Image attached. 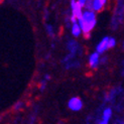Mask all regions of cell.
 <instances>
[{
	"mask_svg": "<svg viewBox=\"0 0 124 124\" xmlns=\"http://www.w3.org/2000/svg\"><path fill=\"white\" fill-rule=\"evenodd\" d=\"M71 8H72V14L75 15L78 19L82 17V15H83V11H82L83 6L78 1H76V0H71Z\"/></svg>",
	"mask_w": 124,
	"mask_h": 124,
	"instance_id": "cell-3",
	"label": "cell"
},
{
	"mask_svg": "<svg viewBox=\"0 0 124 124\" xmlns=\"http://www.w3.org/2000/svg\"><path fill=\"white\" fill-rule=\"evenodd\" d=\"M68 106L72 111L77 112V111H80L83 108V102L79 97H73L68 102Z\"/></svg>",
	"mask_w": 124,
	"mask_h": 124,
	"instance_id": "cell-2",
	"label": "cell"
},
{
	"mask_svg": "<svg viewBox=\"0 0 124 124\" xmlns=\"http://www.w3.org/2000/svg\"><path fill=\"white\" fill-rule=\"evenodd\" d=\"M116 46V40L115 39L113 38H109V40H108V48H112Z\"/></svg>",
	"mask_w": 124,
	"mask_h": 124,
	"instance_id": "cell-10",
	"label": "cell"
},
{
	"mask_svg": "<svg viewBox=\"0 0 124 124\" xmlns=\"http://www.w3.org/2000/svg\"><path fill=\"white\" fill-rule=\"evenodd\" d=\"M1 2H2V0H0V3H1Z\"/></svg>",
	"mask_w": 124,
	"mask_h": 124,
	"instance_id": "cell-18",
	"label": "cell"
},
{
	"mask_svg": "<svg viewBox=\"0 0 124 124\" xmlns=\"http://www.w3.org/2000/svg\"><path fill=\"white\" fill-rule=\"evenodd\" d=\"M68 49H69L72 54H76V53L80 49V47H79V45L76 41L71 40V41H69V43H68Z\"/></svg>",
	"mask_w": 124,
	"mask_h": 124,
	"instance_id": "cell-9",
	"label": "cell"
},
{
	"mask_svg": "<svg viewBox=\"0 0 124 124\" xmlns=\"http://www.w3.org/2000/svg\"><path fill=\"white\" fill-rule=\"evenodd\" d=\"M108 40H109V38L108 36H105V38L102 39V40L99 42V45L97 46L96 47V51L97 53L99 54H103L106 49L108 48Z\"/></svg>",
	"mask_w": 124,
	"mask_h": 124,
	"instance_id": "cell-4",
	"label": "cell"
},
{
	"mask_svg": "<svg viewBox=\"0 0 124 124\" xmlns=\"http://www.w3.org/2000/svg\"><path fill=\"white\" fill-rule=\"evenodd\" d=\"M111 117H112V109H111V108H106V109L103 111L102 120L99 121V123H101V124H107L110 121Z\"/></svg>",
	"mask_w": 124,
	"mask_h": 124,
	"instance_id": "cell-5",
	"label": "cell"
},
{
	"mask_svg": "<svg viewBox=\"0 0 124 124\" xmlns=\"http://www.w3.org/2000/svg\"><path fill=\"white\" fill-rule=\"evenodd\" d=\"M99 53H93L91 55H90V58H89V65L91 68H93V69H95V68L98 67L99 65Z\"/></svg>",
	"mask_w": 124,
	"mask_h": 124,
	"instance_id": "cell-6",
	"label": "cell"
},
{
	"mask_svg": "<svg viewBox=\"0 0 124 124\" xmlns=\"http://www.w3.org/2000/svg\"><path fill=\"white\" fill-rule=\"evenodd\" d=\"M101 1H102L104 4H106V3H107V0H101Z\"/></svg>",
	"mask_w": 124,
	"mask_h": 124,
	"instance_id": "cell-17",
	"label": "cell"
},
{
	"mask_svg": "<svg viewBox=\"0 0 124 124\" xmlns=\"http://www.w3.org/2000/svg\"><path fill=\"white\" fill-rule=\"evenodd\" d=\"M87 1H88V0H78V2H79L80 4H81V5L83 6V7L85 6V4H86V2H87Z\"/></svg>",
	"mask_w": 124,
	"mask_h": 124,
	"instance_id": "cell-14",
	"label": "cell"
},
{
	"mask_svg": "<svg viewBox=\"0 0 124 124\" xmlns=\"http://www.w3.org/2000/svg\"><path fill=\"white\" fill-rule=\"evenodd\" d=\"M123 48H124V43H123Z\"/></svg>",
	"mask_w": 124,
	"mask_h": 124,
	"instance_id": "cell-19",
	"label": "cell"
},
{
	"mask_svg": "<svg viewBox=\"0 0 124 124\" xmlns=\"http://www.w3.org/2000/svg\"><path fill=\"white\" fill-rule=\"evenodd\" d=\"M46 31H47L48 35L54 36V29H53L52 25H49V24H47V25H46Z\"/></svg>",
	"mask_w": 124,
	"mask_h": 124,
	"instance_id": "cell-11",
	"label": "cell"
},
{
	"mask_svg": "<svg viewBox=\"0 0 124 124\" xmlns=\"http://www.w3.org/2000/svg\"><path fill=\"white\" fill-rule=\"evenodd\" d=\"M45 79H46V81H47V80H49V79H51V76H49V75H47V74H46V75L45 76Z\"/></svg>",
	"mask_w": 124,
	"mask_h": 124,
	"instance_id": "cell-16",
	"label": "cell"
},
{
	"mask_svg": "<svg viewBox=\"0 0 124 124\" xmlns=\"http://www.w3.org/2000/svg\"><path fill=\"white\" fill-rule=\"evenodd\" d=\"M82 33V28L81 26H80V24L78 22H75L73 23L72 25V34L75 36V38H78V36H80Z\"/></svg>",
	"mask_w": 124,
	"mask_h": 124,
	"instance_id": "cell-7",
	"label": "cell"
},
{
	"mask_svg": "<svg viewBox=\"0 0 124 124\" xmlns=\"http://www.w3.org/2000/svg\"><path fill=\"white\" fill-rule=\"evenodd\" d=\"M78 66H79V63H75V62H73V63L67 64L66 68H67V69H71V68H75V67H78Z\"/></svg>",
	"mask_w": 124,
	"mask_h": 124,
	"instance_id": "cell-12",
	"label": "cell"
},
{
	"mask_svg": "<svg viewBox=\"0 0 124 124\" xmlns=\"http://www.w3.org/2000/svg\"><path fill=\"white\" fill-rule=\"evenodd\" d=\"M78 23L82 28L83 33L86 35V38H89L90 31L95 27L97 20H96V15L94 13V10H88L86 9L83 12V15L81 18L78 19Z\"/></svg>",
	"mask_w": 124,
	"mask_h": 124,
	"instance_id": "cell-1",
	"label": "cell"
},
{
	"mask_svg": "<svg viewBox=\"0 0 124 124\" xmlns=\"http://www.w3.org/2000/svg\"><path fill=\"white\" fill-rule=\"evenodd\" d=\"M46 79H43L42 81H41L40 89H41V90H45V89H46Z\"/></svg>",
	"mask_w": 124,
	"mask_h": 124,
	"instance_id": "cell-13",
	"label": "cell"
},
{
	"mask_svg": "<svg viewBox=\"0 0 124 124\" xmlns=\"http://www.w3.org/2000/svg\"><path fill=\"white\" fill-rule=\"evenodd\" d=\"M21 105H22V103H17V104L15 105V109H19Z\"/></svg>",
	"mask_w": 124,
	"mask_h": 124,
	"instance_id": "cell-15",
	"label": "cell"
},
{
	"mask_svg": "<svg viewBox=\"0 0 124 124\" xmlns=\"http://www.w3.org/2000/svg\"><path fill=\"white\" fill-rule=\"evenodd\" d=\"M104 3L101 0H92V7L94 11H101L104 7Z\"/></svg>",
	"mask_w": 124,
	"mask_h": 124,
	"instance_id": "cell-8",
	"label": "cell"
}]
</instances>
